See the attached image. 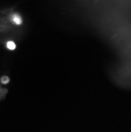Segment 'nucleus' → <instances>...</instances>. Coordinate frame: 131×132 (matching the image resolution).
<instances>
[{"label":"nucleus","instance_id":"20e7f679","mask_svg":"<svg viewBox=\"0 0 131 132\" xmlns=\"http://www.w3.org/2000/svg\"><path fill=\"white\" fill-rule=\"evenodd\" d=\"M10 82V78L9 77H7V76H3L1 78V83L4 84V85H6Z\"/></svg>","mask_w":131,"mask_h":132},{"label":"nucleus","instance_id":"7ed1b4c3","mask_svg":"<svg viewBox=\"0 0 131 132\" xmlns=\"http://www.w3.org/2000/svg\"><path fill=\"white\" fill-rule=\"evenodd\" d=\"M7 47H8V49H9V50H13L15 49V44L14 42L10 41V42H8V43H7Z\"/></svg>","mask_w":131,"mask_h":132},{"label":"nucleus","instance_id":"f03ea898","mask_svg":"<svg viewBox=\"0 0 131 132\" xmlns=\"http://www.w3.org/2000/svg\"><path fill=\"white\" fill-rule=\"evenodd\" d=\"M13 21H14V22H15V24H17V25L21 24V21H22L21 18L17 15H13Z\"/></svg>","mask_w":131,"mask_h":132},{"label":"nucleus","instance_id":"f257e3e1","mask_svg":"<svg viewBox=\"0 0 131 132\" xmlns=\"http://www.w3.org/2000/svg\"><path fill=\"white\" fill-rule=\"evenodd\" d=\"M8 93V89H3L2 87H0V100L4 99L5 97V95Z\"/></svg>","mask_w":131,"mask_h":132}]
</instances>
